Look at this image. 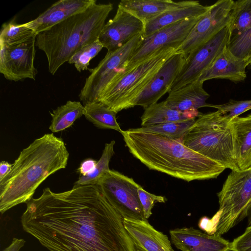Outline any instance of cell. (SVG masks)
Wrapping results in <instances>:
<instances>
[{
    "mask_svg": "<svg viewBox=\"0 0 251 251\" xmlns=\"http://www.w3.org/2000/svg\"><path fill=\"white\" fill-rule=\"evenodd\" d=\"M21 222L50 251H135L124 218L97 185L46 188L26 203Z\"/></svg>",
    "mask_w": 251,
    "mask_h": 251,
    "instance_id": "cell-1",
    "label": "cell"
},
{
    "mask_svg": "<svg viewBox=\"0 0 251 251\" xmlns=\"http://www.w3.org/2000/svg\"><path fill=\"white\" fill-rule=\"evenodd\" d=\"M121 133L129 151L150 170L190 182L216 178L226 169L180 141L138 128Z\"/></svg>",
    "mask_w": 251,
    "mask_h": 251,
    "instance_id": "cell-2",
    "label": "cell"
},
{
    "mask_svg": "<svg viewBox=\"0 0 251 251\" xmlns=\"http://www.w3.org/2000/svg\"><path fill=\"white\" fill-rule=\"evenodd\" d=\"M69 156L61 138L53 133L35 139L23 150L9 173L0 181V212L27 203L50 175L66 167Z\"/></svg>",
    "mask_w": 251,
    "mask_h": 251,
    "instance_id": "cell-3",
    "label": "cell"
},
{
    "mask_svg": "<svg viewBox=\"0 0 251 251\" xmlns=\"http://www.w3.org/2000/svg\"><path fill=\"white\" fill-rule=\"evenodd\" d=\"M113 8L111 3H96L37 35L36 46L45 53L51 75L79 49L98 39Z\"/></svg>",
    "mask_w": 251,
    "mask_h": 251,
    "instance_id": "cell-4",
    "label": "cell"
},
{
    "mask_svg": "<svg viewBox=\"0 0 251 251\" xmlns=\"http://www.w3.org/2000/svg\"><path fill=\"white\" fill-rule=\"evenodd\" d=\"M181 142L226 169L239 170L235 156L230 121L219 110L201 113L185 134Z\"/></svg>",
    "mask_w": 251,
    "mask_h": 251,
    "instance_id": "cell-5",
    "label": "cell"
},
{
    "mask_svg": "<svg viewBox=\"0 0 251 251\" xmlns=\"http://www.w3.org/2000/svg\"><path fill=\"white\" fill-rule=\"evenodd\" d=\"M176 50H157L130 70L118 74L100 94V102L117 113L132 107L134 100Z\"/></svg>",
    "mask_w": 251,
    "mask_h": 251,
    "instance_id": "cell-6",
    "label": "cell"
},
{
    "mask_svg": "<svg viewBox=\"0 0 251 251\" xmlns=\"http://www.w3.org/2000/svg\"><path fill=\"white\" fill-rule=\"evenodd\" d=\"M217 196L219 208L216 234L221 236L246 217L251 203V167L231 170Z\"/></svg>",
    "mask_w": 251,
    "mask_h": 251,
    "instance_id": "cell-7",
    "label": "cell"
},
{
    "mask_svg": "<svg viewBox=\"0 0 251 251\" xmlns=\"http://www.w3.org/2000/svg\"><path fill=\"white\" fill-rule=\"evenodd\" d=\"M143 40L139 34L121 48L113 51H107L105 57L86 78L78 95L84 104L98 102L99 97L106 86L120 73L123 71L128 61Z\"/></svg>",
    "mask_w": 251,
    "mask_h": 251,
    "instance_id": "cell-8",
    "label": "cell"
},
{
    "mask_svg": "<svg viewBox=\"0 0 251 251\" xmlns=\"http://www.w3.org/2000/svg\"><path fill=\"white\" fill-rule=\"evenodd\" d=\"M96 185L124 219L146 220L138 193V190L142 186L132 178L110 170Z\"/></svg>",
    "mask_w": 251,
    "mask_h": 251,
    "instance_id": "cell-9",
    "label": "cell"
},
{
    "mask_svg": "<svg viewBox=\"0 0 251 251\" xmlns=\"http://www.w3.org/2000/svg\"><path fill=\"white\" fill-rule=\"evenodd\" d=\"M202 16L188 18L168 25L143 38L126 64L123 71L120 73L130 70L158 50L166 48L177 50Z\"/></svg>",
    "mask_w": 251,
    "mask_h": 251,
    "instance_id": "cell-10",
    "label": "cell"
},
{
    "mask_svg": "<svg viewBox=\"0 0 251 251\" xmlns=\"http://www.w3.org/2000/svg\"><path fill=\"white\" fill-rule=\"evenodd\" d=\"M230 39V31L228 25L189 53L171 91L198 80L201 74L228 45Z\"/></svg>",
    "mask_w": 251,
    "mask_h": 251,
    "instance_id": "cell-11",
    "label": "cell"
},
{
    "mask_svg": "<svg viewBox=\"0 0 251 251\" xmlns=\"http://www.w3.org/2000/svg\"><path fill=\"white\" fill-rule=\"evenodd\" d=\"M36 36L15 44H0V73L6 79L14 81L26 78L35 80L37 73L34 66Z\"/></svg>",
    "mask_w": 251,
    "mask_h": 251,
    "instance_id": "cell-12",
    "label": "cell"
},
{
    "mask_svg": "<svg viewBox=\"0 0 251 251\" xmlns=\"http://www.w3.org/2000/svg\"><path fill=\"white\" fill-rule=\"evenodd\" d=\"M233 2L232 0H219L210 5L176 51L183 53L187 57L228 26Z\"/></svg>",
    "mask_w": 251,
    "mask_h": 251,
    "instance_id": "cell-13",
    "label": "cell"
},
{
    "mask_svg": "<svg viewBox=\"0 0 251 251\" xmlns=\"http://www.w3.org/2000/svg\"><path fill=\"white\" fill-rule=\"evenodd\" d=\"M186 56L177 52L168 59L132 102V107L141 106L144 109L157 102L169 93L183 66Z\"/></svg>",
    "mask_w": 251,
    "mask_h": 251,
    "instance_id": "cell-14",
    "label": "cell"
},
{
    "mask_svg": "<svg viewBox=\"0 0 251 251\" xmlns=\"http://www.w3.org/2000/svg\"><path fill=\"white\" fill-rule=\"evenodd\" d=\"M144 29L142 21L118 6L115 15L104 25L98 39L108 52L113 51L143 34Z\"/></svg>",
    "mask_w": 251,
    "mask_h": 251,
    "instance_id": "cell-15",
    "label": "cell"
},
{
    "mask_svg": "<svg viewBox=\"0 0 251 251\" xmlns=\"http://www.w3.org/2000/svg\"><path fill=\"white\" fill-rule=\"evenodd\" d=\"M173 244L181 251H230V242L217 234H208L191 227L170 231Z\"/></svg>",
    "mask_w": 251,
    "mask_h": 251,
    "instance_id": "cell-16",
    "label": "cell"
},
{
    "mask_svg": "<svg viewBox=\"0 0 251 251\" xmlns=\"http://www.w3.org/2000/svg\"><path fill=\"white\" fill-rule=\"evenodd\" d=\"M96 3V0H60L25 24L37 35Z\"/></svg>",
    "mask_w": 251,
    "mask_h": 251,
    "instance_id": "cell-17",
    "label": "cell"
},
{
    "mask_svg": "<svg viewBox=\"0 0 251 251\" xmlns=\"http://www.w3.org/2000/svg\"><path fill=\"white\" fill-rule=\"evenodd\" d=\"M135 251H175L167 235L155 229L147 220L124 219Z\"/></svg>",
    "mask_w": 251,
    "mask_h": 251,
    "instance_id": "cell-18",
    "label": "cell"
},
{
    "mask_svg": "<svg viewBox=\"0 0 251 251\" xmlns=\"http://www.w3.org/2000/svg\"><path fill=\"white\" fill-rule=\"evenodd\" d=\"M246 60L235 56L227 46L217 56L198 80L204 82L212 79H225L240 82L247 77Z\"/></svg>",
    "mask_w": 251,
    "mask_h": 251,
    "instance_id": "cell-19",
    "label": "cell"
},
{
    "mask_svg": "<svg viewBox=\"0 0 251 251\" xmlns=\"http://www.w3.org/2000/svg\"><path fill=\"white\" fill-rule=\"evenodd\" d=\"M203 82L197 80L176 90L170 91L165 101L171 108L181 111L197 110L204 107H211L206 103L209 94L203 87Z\"/></svg>",
    "mask_w": 251,
    "mask_h": 251,
    "instance_id": "cell-20",
    "label": "cell"
},
{
    "mask_svg": "<svg viewBox=\"0 0 251 251\" xmlns=\"http://www.w3.org/2000/svg\"><path fill=\"white\" fill-rule=\"evenodd\" d=\"M195 1L176 2L171 0H122L118 6L140 19L145 25L166 11L191 4Z\"/></svg>",
    "mask_w": 251,
    "mask_h": 251,
    "instance_id": "cell-21",
    "label": "cell"
},
{
    "mask_svg": "<svg viewBox=\"0 0 251 251\" xmlns=\"http://www.w3.org/2000/svg\"><path fill=\"white\" fill-rule=\"evenodd\" d=\"M234 152L239 170L251 167V114L237 117L230 121Z\"/></svg>",
    "mask_w": 251,
    "mask_h": 251,
    "instance_id": "cell-22",
    "label": "cell"
},
{
    "mask_svg": "<svg viewBox=\"0 0 251 251\" xmlns=\"http://www.w3.org/2000/svg\"><path fill=\"white\" fill-rule=\"evenodd\" d=\"M209 8V6H204L195 0L191 4L166 11L145 24L143 38L168 25L188 18L201 16Z\"/></svg>",
    "mask_w": 251,
    "mask_h": 251,
    "instance_id": "cell-23",
    "label": "cell"
},
{
    "mask_svg": "<svg viewBox=\"0 0 251 251\" xmlns=\"http://www.w3.org/2000/svg\"><path fill=\"white\" fill-rule=\"evenodd\" d=\"M201 114L198 110L181 112L169 107L165 100L156 102L145 109L141 119L142 127L172 122L197 118Z\"/></svg>",
    "mask_w": 251,
    "mask_h": 251,
    "instance_id": "cell-24",
    "label": "cell"
},
{
    "mask_svg": "<svg viewBox=\"0 0 251 251\" xmlns=\"http://www.w3.org/2000/svg\"><path fill=\"white\" fill-rule=\"evenodd\" d=\"M84 114L86 119L96 127L111 129L121 132L120 126L116 120L117 113L100 102L84 104Z\"/></svg>",
    "mask_w": 251,
    "mask_h": 251,
    "instance_id": "cell-25",
    "label": "cell"
},
{
    "mask_svg": "<svg viewBox=\"0 0 251 251\" xmlns=\"http://www.w3.org/2000/svg\"><path fill=\"white\" fill-rule=\"evenodd\" d=\"M84 114V106L80 102L68 100L50 113L52 118L50 130L58 132L71 126Z\"/></svg>",
    "mask_w": 251,
    "mask_h": 251,
    "instance_id": "cell-26",
    "label": "cell"
},
{
    "mask_svg": "<svg viewBox=\"0 0 251 251\" xmlns=\"http://www.w3.org/2000/svg\"><path fill=\"white\" fill-rule=\"evenodd\" d=\"M228 26L230 38L251 27V0L234 1Z\"/></svg>",
    "mask_w": 251,
    "mask_h": 251,
    "instance_id": "cell-27",
    "label": "cell"
},
{
    "mask_svg": "<svg viewBox=\"0 0 251 251\" xmlns=\"http://www.w3.org/2000/svg\"><path fill=\"white\" fill-rule=\"evenodd\" d=\"M196 118L172 122L138 128L140 130L160 134L181 142L182 139Z\"/></svg>",
    "mask_w": 251,
    "mask_h": 251,
    "instance_id": "cell-28",
    "label": "cell"
},
{
    "mask_svg": "<svg viewBox=\"0 0 251 251\" xmlns=\"http://www.w3.org/2000/svg\"><path fill=\"white\" fill-rule=\"evenodd\" d=\"M115 142L111 141L109 143L105 144L101 156L97 161L94 171L90 174L81 176L78 179L75 183V186L96 185L100 179L106 172L110 170L109 164L111 158L114 154V146Z\"/></svg>",
    "mask_w": 251,
    "mask_h": 251,
    "instance_id": "cell-29",
    "label": "cell"
},
{
    "mask_svg": "<svg viewBox=\"0 0 251 251\" xmlns=\"http://www.w3.org/2000/svg\"><path fill=\"white\" fill-rule=\"evenodd\" d=\"M37 35L25 24H17L14 19L2 25L0 32V44L19 43Z\"/></svg>",
    "mask_w": 251,
    "mask_h": 251,
    "instance_id": "cell-30",
    "label": "cell"
},
{
    "mask_svg": "<svg viewBox=\"0 0 251 251\" xmlns=\"http://www.w3.org/2000/svg\"><path fill=\"white\" fill-rule=\"evenodd\" d=\"M103 48L102 44L97 39L79 49L71 57L68 63L74 64L79 72L86 70L90 61L98 55Z\"/></svg>",
    "mask_w": 251,
    "mask_h": 251,
    "instance_id": "cell-31",
    "label": "cell"
},
{
    "mask_svg": "<svg viewBox=\"0 0 251 251\" xmlns=\"http://www.w3.org/2000/svg\"><path fill=\"white\" fill-rule=\"evenodd\" d=\"M227 47L236 56L247 60L251 56V27L231 38Z\"/></svg>",
    "mask_w": 251,
    "mask_h": 251,
    "instance_id": "cell-32",
    "label": "cell"
},
{
    "mask_svg": "<svg viewBox=\"0 0 251 251\" xmlns=\"http://www.w3.org/2000/svg\"><path fill=\"white\" fill-rule=\"evenodd\" d=\"M211 107L216 108L226 115L231 121L242 113L251 110V100H231L221 104H212Z\"/></svg>",
    "mask_w": 251,
    "mask_h": 251,
    "instance_id": "cell-33",
    "label": "cell"
},
{
    "mask_svg": "<svg viewBox=\"0 0 251 251\" xmlns=\"http://www.w3.org/2000/svg\"><path fill=\"white\" fill-rule=\"evenodd\" d=\"M138 193L144 215L146 220H148L152 214L151 210L156 202L164 203L167 201L165 197L150 193L146 191L143 187L138 190Z\"/></svg>",
    "mask_w": 251,
    "mask_h": 251,
    "instance_id": "cell-34",
    "label": "cell"
},
{
    "mask_svg": "<svg viewBox=\"0 0 251 251\" xmlns=\"http://www.w3.org/2000/svg\"><path fill=\"white\" fill-rule=\"evenodd\" d=\"M230 251H251V225L230 242Z\"/></svg>",
    "mask_w": 251,
    "mask_h": 251,
    "instance_id": "cell-35",
    "label": "cell"
},
{
    "mask_svg": "<svg viewBox=\"0 0 251 251\" xmlns=\"http://www.w3.org/2000/svg\"><path fill=\"white\" fill-rule=\"evenodd\" d=\"M219 221V217L216 213L211 219L207 217H202L200 220L199 227L208 234H216Z\"/></svg>",
    "mask_w": 251,
    "mask_h": 251,
    "instance_id": "cell-36",
    "label": "cell"
},
{
    "mask_svg": "<svg viewBox=\"0 0 251 251\" xmlns=\"http://www.w3.org/2000/svg\"><path fill=\"white\" fill-rule=\"evenodd\" d=\"M97 163V161L93 159H86L81 162L78 171L82 176L89 175L95 170Z\"/></svg>",
    "mask_w": 251,
    "mask_h": 251,
    "instance_id": "cell-37",
    "label": "cell"
},
{
    "mask_svg": "<svg viewBox=\"0 0 251 251\" xmlns=\"http://www.w3.org/2000/svg\"><path fill=\"white\" fill-rule=\"evenodd\" d=\"M25 241L23 239L13 238L10 245L2 251H19L24 246Z\"/></svg>",
    "mask_w": 251,
    "mask_h": 251,
    "instance_id": "cell-38",
    "label": "cell"
},
{
    "mask_svg": "<svg viewBox=\"0 0 251 251\" xmlns=\"http://www.w3.org/2000/svg\"><path fill=\"white\" fill-rule=\"evenodd\" d=\"M12 164L1 161L0 164V181H1L10 172Z\"/></svg>",
    "mask_w": 251,
    "mask_h": 251,
    "instance_id": "cell-39",
    "label": "cell"
},
{
    "mask_svg": "<svg viewBox=\"0 0 251 251\" xmlns=\"http://www.w3.org/2000/svg\"><path fill=\"white\" fill-rule=\"evenodd\" d=\"M246 218H247L248 225L249 226L251 225V203L247 209Z\"/></svg>",
    "mask_w": 251,
    "mask_h": 251,
    "instance_id": "cell-40",
    "label": "cell"
},
{
    "mask_svg": "<svg viewBox=\"0 0 251 251\" xmlns=\"http://www.w3.org/2000/svg\"><path fill=\"white\" fill-rule=\"evenodd\" d=\"M247 67L251 68V56L246 60Z\"/></svg>",
    "mask_w": 251,
    "mask_h": 251,
    "instance_id": "cell-41",
    "label": "cell"
}]
</instances>
